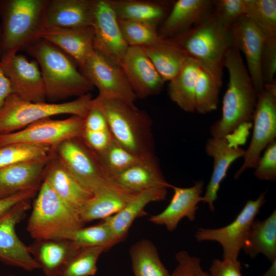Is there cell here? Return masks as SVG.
I'll return each instance as SVG.
<instances>
[{
  "instance_id": "cell-7",
  "label": "cell",
  "mask_w": 276,
  "mask_h": 276,
  "mask_svg": "<svg viewBox=\"0 0 276 276\" xmlns=\"http://www.w3.org/2000/svg\"><path fill=\"white\" fill-rule=\"evenodd\" d=\"M92 101L90 93L73 101L60 103L24 101L12 94L0 110V134L18 131L36 122L56 115L71 114L85 119L91 107Z\"/></svg>"
},
{
  "instance_id": "cell-9",
  "label": "cell",
  "mask_w": 276,
  "mask_h": 276,
  "mask_svg": "<svg viewBox=\"0 0 276 276\" xmlns=\"http://www.w3.org/2000/svg\"><path fill=\"white\" fill-rule=\"evenodd\" d=\"M55 153L70 174L91 193H94L108 181L96 153L81 137L62 142L56 148Z\"/></svg>"
},
{
  "instance_id": "cell-46",
  "label": "cell",
  "mask_w": 276,
  "mask_h": 276,
  "mask_svg": "<svg viewBox=\"0 0 276 276\" xmlns=\"http://www.w3.org/2000/svg\"><path fill=\"white\" fill-rule=\"evenodd\" d=\"M81 137L95 152L102 151L114 139L110 130L103 131L83 130Z\"/></svg>"
},
{
  "instance_id": "cell-37",
  "label": "cell",
  "mask_w": 276,
  "mask_h": 276,
  "mask_svg": "<svg viewBox=\"0 0 276 276\" xmlns=\"http://www.w3.org/2000/svg\"><path fill=\"white\" fill-rule=\"evenodd\" d=\"M245 14L264 34L276 37V1L244 0Z\"/></svg>"
},
{
  "instance_id": "cell-51",
  "label": "cell",
  "mask_w": 276,
  "mask_h": 276,
  "mask_svg": "<svg viewBox=\"0 0 276 276\" xmlns=\"http://www.w3.org/2000/svg\"><path fill=\"white\" fill-rule=\"evenodd\" d=\"M200 276H210L209 273L203 271L202 269L200 272Z\"/></svg>"
},
{
  "instance_id": "cell-3",
  "label": "cell",
  "mask_w": 276,
  "mask_h": 276,
  "mask_svg": "<svg viewBox=\"0 0 276 276\" xmlns=\"http://www.w3.org/2000/svg\"><path fill=\"white\" fill-rule=\"evenodd\" d=\"M92 105L105 117L114 140L133 154L145 157L154 154L152 121L135 105L114 98L98 95Z\"/></svg>"
},
{
  "instance_id": "cell-2",
  "label": "cell",
  "mask_w": 276,
  "mask_h": 276,
  "mask_svg": "<svg viewBox=\"0 0 276 276\" xmlns=\"http://www.w3.org/2000/svg\"><path fill=\"white\" fill-rule=\"evenodd\" d=\"M24 50L37 62L50 101L78 97L94 86L78 71L74 61L60 49L39 38Z\"/></svg>"
},
{
  "instance_id": "cell-53",
  "label": "cell",
  "mask_w": 276,
  "mask_h": 276,
  "mask_svg": "<svg viewBox=\"0 0 276 276\" xmlns=\"http://www.w3.org/2000/svg\"><path fill=\"white\" fill-rule=\"evenodd\" d=\"M0 43H1V28H0Z\"/></svg>"
},
{
  "instance_id": "cell-19",
  "label": "cell",
  "mask_w": 276,
  "mask_h": 276,
  "mask_svg": "<svg viewBox=\"0 0 276 276\" xmlns=\"http://www.w3.org/2000/svg\"><path fill=\"white\" fill-rule=\"evenodd\" d=\"M205 149L213 159V168L202 202L207 203L210 210L214 212V202L218 198L220 184L226 177L232 164L243 156L245 150L232 145L227 137H213L208 140Z\"/></svg>"
},
{
  "instance_id": "cell-22",
  "label": "cell",
  "mask_w": 276,
  "mask_h": 276,
  "mask_svg": "<svg viewBox=\"0 0 276 276\" xmlns=\"http://www.w3.org/2000/svg\"><path fill=\"white\" fill-rule=\"evenodd\" d=\"M138 193L127 190L109 180L93 193L79 210L84 223L105 219L120 212Z\"/></svg>"
},
{
  "instance_id": "cell-1",
  "label": "cell",
  "mask_w": 276,
  "mask_h": 276,
  "mask_svg": "<svg viewBox=\"0 0 276 276\" xmlns=\"http://www.w3.org/2000/svg\"><path fill=\"white\" fill-rule=\"evenodd\" d=\"M228 73L221 118L211 126L212 137H227L241 125L250 124L258 95L240 51L232 47L223 63Z\"/></svg>"
},
{
  "instance_id": "cell-10",
  "label": "cell",
  "mask_w": 276,
  "mask_h": 276,
  "mask_svg": "<svg viewBox=\"0 0 276 276\" xmlns=\"http://www.w3.org/2000/svg\"><path fill=\"white\" fill-rule=\"evenodd\" d=\"M84 119L74 115L63 120L45 118L18 131L0 134V147L27 143L45 145L55 150L64 141L81 136Z\"/></svg>"
},
{
  "instance_id": "cell-38",
  "label": "cell",
  "mask_w": 276,
  "mask_h": 276,
  "mask_svg": "<svg viewBox=\"0 0 276 276\" xmlns=\"http://www.w3.org/2000/svg\"><path fill=\"white\" fill-rule=\"evenodd\" d=\"M220 87L200 65L195 90V111L199 114L210 113L217 108Z\"/></svg>"
},
{
  "instance_id": "cell-13",
  "label": "cell",
  "mask_w": 276,
  "mask_h": 276,
  "mask_svg": "<svg viewBox=\"0 0 276 276\" xmlns=\"http://www.w3.org/2000/svg\"><path fill=\"white\" fill-rule=\"evenodd\" d=\"M80 72L99 91V95L118 98L131 105L137 99L122 66L95 51Z\"/></svg>"
},
{
  "instance_id": "cell-24",
  "label": "cell",
  "mask_w": 276,
  "mask_h": 276,
  "mask_svg": "<svg viewBox=\"0 0 276 276\" xmlns=\"http://www.w3.org/2000/svg\"><path fill=\"white\" fill-rule=\"evenodd\" d=\"M109 180L136 193L152 189H168L172 186L165 178L154 154L143 158Z\"/></svg>"
},
{
  "instance_id": "cell-31",
  "label": "cell",
  "mask_w": 276,
  "mask_h": 276,
  "mask_svg": "<svg viewBox=\"0 0 276 276\" xmlns=\"http://www.w3.org/2000/svg\"><path fill=\"white\" fill-rule=\"evenodd\" d=\"M242 249L250 258L264 255L271 262L276 259V211L265 219L255 220Z\"/></svg>"
},
{
  "instance_id": "cell-49",
  "label": "cell",
  "mask_w": 276,
  "mask_h": 276,
  "mask_svg": "<svg viewBox=\"0 0 276 276\" xmlns=\"http://www.w3.org/2000/svg\"><path fill=\"white\" fill-rule=\"evenodd\" d=\"M12 93L10 81L6 76L0 62V110L6 99Z\"/></svg>"
},
{
  "instance_id": "cell-45",
  "label": "cell",
  "mask_w": 276,
  "mask_h": 276,
  "mask_svg": "<svg viewBox=\"0 0 276 276\" xmlns=\"http://www.w3.org/2000/svg\"><path fill=\"white\" fill-rule=\"evenodd\" d=\"M242 267L238 260L216 259L210 267V276H242Z\"/></svg>"
},
{
  "instance_id": "cell-47",
  "label": "cell",
  "mask_w": 276,
  "mask_h": 276,
  "mask_svg": "<svg viewBox=\"0 0 276 276\" xmlns=\"http://www.w3.org/2000/svg\"><path fill=\"white\" fill-rule=\"evenodd\" d=\"M83 130L103 131L110 130L107 121L101 111L96 107H91L84 119Z\"/></svg>"
},
{
  "instance_id": "cell-34",
  "label": "cell",
  "mask_w": 276,
  "mask_h": 276,
  "mask_svg": "<svg viewBox=\"0 0 276 276\" xmlns=\"http://www.w3.org/2000/svg\"><path fill=\"white\" fill-rule=\"evenodd\" d=\"M96 153L103 171L108 180L146 157H141L133 154L114 139L104 149Z\"/></svg>"
},
{
  "instance_id": "cell-28",
  "label": "cell",
  "mask_w": 276,
  "mask_h": 276,
  "mask_svg": "<svg viewBox=\"0 0 276 276\" xmlns=\"http://www.w3.org/2000/svg\"><path fill=\"white\" fill-rule=\"evenodd\" d=\"M53 158L45 169L43 179L48 181L65 202L79 211L91 197L93 193L75 180L58 158L53 160Z\"/></svg>"
},
{
  "instance_id": "cell-30",
  "label": "cell",
  "mask_w": 276,
  "mask_h": 276,
  "mask_svg": "<svg viewBox=\"0 0 276 276\" xmlns=\"http://www.w3.org/2000/svg\"><path fill=\"white\" fill-rule=\"evenodd\" d=\"M143 48L165 82L170 81L177 75L188 58L171 38L160 36Z\"/></svg>"
},
{
  "instance_id": "cell-15",
  "label": "cell",
  "mask_w": 276,
  "mask_h": 276,
  "mask_svg": "<svg viewBox=\"0 0 276 276\" xmlns=\"http://www.w3.org/2000/svg\"><path fill=\"white\" fill-rule=\"evenodd\" d=\"M3 69L10 81L13 93L22 100L44 102L46 91L40 68L35 60L15 54L0 57Z\"/></svg>"
},
{
  "instance_id": "cell-41",
  "label": "cell",
  "mask_w": 276,
  "mask_h": 276,
  "mask_svg": "<svg viewBox=\"0 0 276 276\" xmlns=\"http://www.w3.org/2000/svg\"><path fill=\"white\" fill-rule=\"evenodd\" d=\"M211 14L221 25L231 29L233 24L245 14L244 0L213 1Z\"/></svg>"
},
{
  "instance_id": "cell-50",
  "label": "cell",
  "mask_w": 276,
  "mask_h": 276,
  "mask_svg": "<svg viewBox=\"0 0 276 276\" xmlns=\"http://www.w3.org/2000/svg\"><path fill=\"white\" fill-rule=\"evenodd\" d=\"M271 263L270 267L261 276H276V259Z\"/></svg>"
},
{
  "instance_id": "cell-6",
  "label": "cell",
  "mask_w": 276,
  "mask_h": 276,
  "mask_svg": "<svg viewBox=\"0 0 276 276\" xmlns=\"http://www.w3.org/2000/svg\"><path fill=\"white\" fill-rule=\"evenodd\" d=\"M84 224L79 211L43 179L27 223V230L31 237L34 240L65 239Z\"/></svg>"
},
{
  "instance_id": "cell-23",
  "label": "cell",
  "mask_w": 276,
  "mask_h": 276,
  "mask_svg": "<svg viewBox=\"0 0 276 276\" xmlns=\"http://www.w3.org/2000/svg\"><path fill=\"white\" fill-rule=\"evenodd\" d=\"M212 0H177L172 2L171 10L160 25V36L171 38L196 25L210 15Z\"/></svg>"
},
{
  "instance_id": "cell-48",
  "label": "cell",
  "mask_w": 276,
  "mask_h": 276,
  "mask_svg": "<svg viewBox=\"0 0 276 276\" xmlns=\"http://www.w3.org/2000/svg\"><path fill=\"white\" fill-rule=\"evenodd\" d=\"M38 190L39 189L27 190L0 199V216L5 214L18 203L26 200H31L36 195Z\"/></svg>"
},
{
  "instance_id": "cell-4",
  "label": "cell",
  "mask_w": 276,
  "mask_h": 276,
  "mask_svg": "<svg viewBox=\"0 0 276 276\" xmlns=\"http://www.w3.org/2000/svg\"><path fill=\"white\" fill-rule=\"evenodd\" d=\"M171 39L188 57L197 61L221 87L225 56L232 47L231 29L221 25L211 14L190 29Z\"/></svg>"
},
{
  "instance_id": "cell-8",
  "label": "cell",
  "mask_w": 276,
  "mask_h": 276,
  "mask_svg": "<svg viewBox=\"0 0 276 276\" xmlns=\"http://www.w3.org/2000/svg\"><path fill=\"white\" fill-rule=\"evenodd\" d=\"M252 121L254 130L250 143L245 150L243 163L236 171L238 179L247 169L255 168L262 151L276 137V81L266 83L258 95Z\"/></svg>"
},
{
  "instance_id": "cell-32",
  "label": "cell",
  "mask_w": 276,
  "mask_h": 276,
  "mask_svg": "<svg viewBox=\"0 0 276 276\" xmlns=\"http://www.w3.org/2000/svg\"><path fill=\"white\" fill-rule=\"evenodd\" d=\"M199 66L197 61L188 57L177 75L169 81L170 99L186 112H195V90Z\"/></svg>"
},
{
  "instance_id": "cell-12",
  "label": "cell",
  "mask_w": 276,
  "mask_h": 276,
  "mask_svg": "<svg viewBox=\"0 0 276 276\" xmlns=\"http://www.w3.org/2000/svg\"><path fill=\"white\" fill-rule=\"evenodd\" d=\"M91 26L95 51L121 66L129 47L109 0H91Z\"/></svg>"
},
{
  "instance_id": "cell-20",
  "label": "cell",
  "mask_w": 276,
  "mask_h": 276,
  "mask_svg": "<svg viewBox=\"0 0 276 276\" xmlns=\"http://www.w3.org/2000/svg\"><path fill=\"white\" fill-rule=\"evenodd\" d=\"M91 26L76 28H47L41 38L69 56L80 68L95 52Z\"/></svg>"
},
{
  "instance_id": "cell-43",
  "label": "cell",
  "mask_w": 276,
  "mask_h": 276,
  "mask_svg": "<svg viewBox=\"0 0 276 276\" xmlns=\"http://www.w3.org/2000/svg\"><path fill=\"white\" fill-rule=\"evenodd\" d=\"M261 72L264 84L275 80L276 37H265L261 56Z\"/></svg>"
},
{
  "instance_id": "cell-52",
  "label": "cell",
  "mask_w": 276,
  "mask_h": 276,
  "mask_svg": "<svg viewBox=\"0 0 276 276\" xmlns=\"http://www.w3.org/2000/svg\"><path fill=\"white\" fill-rule=\"evenodd\" d=\"M0 276H14L13 275H0Z\"/></svg>"
},
{
  "instance_id": "cell-35",
  "label": "cell",
  "mask_w": 276,
  "mask_h": 276,
  "mask_svg": "<svg viewBox=\"0 0 276 276\" xmlns=\"http://www.w3.org/2000/svg\"><path fill=\"white\" fill-rule=\"evenodd\" d=\"M65 239L71 240L79 248L102 247L108 250L118 244L105 220L93 226L78 228L70 233Z\"/></svg>"
},
{
  "instance_id": "cell-18",
  "label": "cell",
  "mask_w": 276,
  "mask_h": 276,
  "mask_svg": "<svg viewBox=\"0 0 276 276\" xmlns=\"http://www.w3.org/2000/svg\"><path fill=\"white\" fill-rule=\"evenodd\" d=\"M204 182L196 181L190 187L181 188L172 186L174 194L169 204L160 213L151 216L149 221L155 224L164 225L169 232L175 229L183 218L193 221L199 208L198 203L202 202Z\"/></svg>"
},
{
  "instance_id": "cell-27",
  "label": "cell",
  "mask_w": 276,
  "mask_h": 276,
  "mask_svg": "<svg viewBox=\"0 0 276 276\" xmlns=\"http://www.w3.org/2000/svg\"><path fill=\"white\" fill-rule=\"evenodd\" d=\"M167 189H152L139 192L118 213L104 220L108 223L118 243L124 240L134 221L146 215L145 208L149 203L166 199Z\"/></svg>"
},
{
  "instance_id": "cell-29",
  "label": "cell",
  "mask_w": 276,
  "mask_h": 276,
  "mask_svg": "<svg viewBox=\"0 0 276 276\" xmlns=\"http://www.w3.org/2000/svg\"><path fill=\"white\" fill-rule=\"evenodd\" d=\"M118 18L143 22L157 27L169 14L172 2L151 0H109Z\"/></svg>"
},
{
  "instance_id": "cell-16",
  "label": "cell",
  "mask_w": 276,
  "mask_h": 276,
  "mask_svg": "<svg viewBox=\"0 0 276 276\" xmlns=\"http://www.w3.org/2000/svg\"><path fill=\"white\" fill-rule=\"evenodd\" d=\"M232 45L244 55L246 67L257 95L263 89L261 56L265 36L251 19L241 16L231 29Z\"/></svg>"
},
{
  "instance_id": "cell-25",
  "label": "cell",
  "mask_w": 276,
  "mask_h": 276,
  "mask_svg": "<svg viewBox=\"0 0 276 276\" xmlns=\"http://www.w3.org/2000/svg\"><path fill=\"white\" fill-rule=\"evenodd\" d=\"M91 10V0H48L44 10L45 28L90 26Z\"/></svg>"
},
{
  "instance_id": "cell-36",
  "label": "cell",
  "mask_w": 276,
  "mask_h": 276,
  "mask_svg": "<svg viewBox=\"0 0 276 276\" xmlns=\"http://www.w3.org/2000/svg\"><path fill=\"white\" fill-rule=\"evenodd\" d=\"M51 147L27 143H15L0 147V168L52 156Z\"/></svg>"
},
{
  "instance_id": "cell-11",
  "label": "cell",
  "mask_w": 276,
  "mask_h": 276,
  "mask_svg": "<svg viewBox=\"0 0 276 276\" xmlns=\"http://www.w3.org/2000/svg\"><path fill=\"white\" fill-rule=\"evenodd\" d=\"M266 192L255 200H248L229 224L218 228H199L195 234L198 242L212 241L218 242L223 249V259L238 260L251 226L266 202Z\"/></svg>"
},
{
  "instance_id": "cell-21",
  "label": "cell",
  "mask_w": 276,
  "mask_h": 276,
  "mask_svg": "<svg viewBox=\"0 0 276 276\" xmlns=\"http://www.w3.org/2000/svg\"><path fill=\"white\" fill-rule=\"evenodd\" d=\"M54 156L0 168V199L27 190L39 189L45 169Z\"/></svg>"
},
{
  "instance_id": "cell-40",
  "label": "cell",
  "mask_w": 276,
  "mask_h": 276,
  "mask_svg": "<svg viewBox=\"0 0 276 276\" xmlns=\"http://www.w3.org/2000/svg\"><path fill=\"white\" fill-rule=\"evenodd\" d=\"M122 36L129 47H145L158 39L157 28L132 20L118 18Z\"/></svg>"
},
{
  "instance_id": "cell-42",
  "label": "cell",
  "mask_w": 276,
  "mask_h": 276,
  "mask_svg": "<svg viewBox=\"0 0 276 276\" xmlns=\"http://www.w3.org/2000/svg\"><path fill=\"white\" fill-rule=\"evenodd\" d=\"M254 175L260 180L274 181L276 179V141L265 148L256 167Z\"/></svg>"
},
{
  "instance_id": "cell-33",
  "label": "cell",
  "mask_w": 276,
  "mask_h": 276,
  "mask_svg": "<svg viewBox=\"0 0 276 276\" xmlns=\"http://www.w3.org/2000/svg\"><path fill=\"white\" fill-rule=\"evenodd\" d=\"M129 255L134 276H170L151 240L143 239L136 241L131 246Z\"/></svg>"
},
{
  "instance_id": "cell-14",
  "label": "cell",
  "mask_w": 276,
  "mask_h": 276,
  "mask_svg": "<svg viewBox=\"0 0 276 276\" xmlns=\"http://www.w3.org/2000/svg\"><path fill=\"white\" fill-rule=\"evenodd\" d=\"M30 200L22 201L0 216V260L5 264L32 271L40 269L28 246L18 238L16 225L26 217Z\"/></svg>"
},
{
  "instance_id": "cell-5",
  "label": "cell",
  "mask_w": 276,
  "mask_h": 276,
  "mask_svg": "<svg viewBox=\"0 0 276 276\" xmlns=\"http://www.w3.org/2000/svg\"><path fill=\"white\" fill-rule=\"evenodd\" d=\"M48 0H0V57L15 54L39 38Z\"/></svg>"
},
{
  "instance_id": "cell-39",
  "label": "cell",
  "mask_w": 276,
  "mask_h": 276,
  "mask_svg": "<svg viewBox=\"0 0 276 276\" xmlns=\"http://www.w3.org/2000/svg\"><path fill=\"white\" fill-rule=\"evenodd\" d=\"M107 251L102 247L80 248L70 259L59 276H94L100 256Z\"/></svg>"
},
{
  "instance_id": "cell-44",
  "label": "cell",
  "mask_w": 276,
  "mask_h": 276,
  "mask_svg": "<svg viewBox=\"0 0 276 276\" xmlns=\"http://www.w3.org/2000/svg\"><path fill=\"white\" fill-rule=\"evenodd\" d=\"M175 258L177 265L170 276H200L202 269L199 258L184 250L177 252Z\"/></svg>"
},
{
  "instance_id": "cell-26",
  "label": "cell",
  "mask_w": 276,
  "mask_h": 276,
  "mask_svg": "<svg viewBox=\"0 0 276 276\" xmlns=\"http://www.w3.org/2000/svg\"><path fill=\"white\" fill-rule=\"evenodd\" d=\"M28 248L44 276H59L66 263L79 249L67 239L35 240Z\"/></svg>"
},
{
  "instance_id": "cell-17",
  "label": "cell",
  "mask_w": 276,
  "mask_h": 276,
  "mask_svg": "<svg viewBox=\"0 0 276 276\" xmlns=\"http://www.w3.org/2000/svg\"><path fill=\"white\" fill-rule=\"evenodd\" d=\"M121 66L137 98L159 94L165 82L142 47H129Z\"/></svg>"
}]
</instances>
